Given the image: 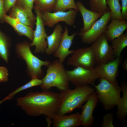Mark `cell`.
Wrapping results in <instances>:
<instances>
[{
	"mask_svg": "<svg viewBox=\"0 0 127 127\" xmlns=\"http://www.w3.org/2000/svg\"><path fill=\"white\" fill-rule=\"evenodd\" d=\"M122 58L120 55L111 61L96 66L93 69L98 75L99 78H103L113 84L116 83Z\"/></svg>",
	"mask_w": 127,
	"mask_h": 127,
	"instance_id": "cell-12",
	"label": "cell"
},
{
	"mask_svg": "<svg viewBox=\"0 0 127 127\" xmlns=\"http://www.w3.org/2000/svg\"><path fill=\"white\" fill-rule=\"evenodd\" d=\"M42 83V79L36 78L32 79L29 82L16 89L10 93L5 98L6 100L11 99L16 94L19 92L32 87L41 86Z\"/></svg>",
	"mask_w": 127,
	"mask_h": 127,
	"instance_id": "cell-27",
	"label": "cell"
},
{
	"mask_svg": "<svg viewBox=\"0 0 127 127\" xmlns=\"http://www.w3.org/2000/svg\"><path fill=\"white\" fill-rule=\"evenodd\" d=\"M4 22L10 25L19 35L24 36L32 41L34 30L32 28L22 23L18 20L7 14L4 18Z\"/></svg>",
	"mask_w": 127,
	"mask_h": 127,
	"instance_id": "cell-19",
	"label": "cell"
},
{
	"mask_svg": "<svg viewBox=\"0 0 127 127\" xmlns=\"http://www.w3.org/2000/svg\"><path fill=\"white\" fill-rule=\"evenodd\" d=\"M111 20L104 32L108 40L110 41L121 35L127 28L126 20L115 19Z\"/></svg>",
	"mask_w": 127,
	"mask_h": 127,
	"instance_id": "cell-18",
	"label": "cell"
},
{
	"mask_svg": "<svg viewBox=\"0 0 127 127\" xmlns=\"http://www.w3.org/2000/svg\"><path fill=\"white\" fill-rule=\"evenodd\" d=\"M121 14L124 20H127V0H121Z\"/></svg>",
	"mask_w": 127,
	"mask_h": 127,
	"instance_id": "cell-33",
	"label": "cell"
},
{
	"mask_svg": "<svg viewBox=\"0 0 127 127\" xmlns=\"http://www.w3.org/2000/svg\"><path fill=\"white\" fill-rule=\"evenodd\" d=\"M67 63L68 66L92 69L95 67L96 63L92 47L91 46L74 50L71 56L67 59Z\"/></svg>",
	"mask_w": 127,
	"mask_h": 127,
	"instance_id": "cell-6",
	"label": "cell"
},
{
	"mask_svg": "<svg viewBox=\"0 0 127 127\" xmlns=\"http://www.w3.org/2000/svg\"><path fill=\"white\" fill-rule=\"evenodd\" d=\"M95 90L89 85H85L76 86L73 90L69 88L61 91L59 93L60 102L56 115L66 114L81 107Z\"/></svg>",
	"mask_w": 127,
	"mask_h": 127,
	"instance_id": "cell-2",
	"label": "cell"
},
{
	"mask_svg": "<svg viewBox=\"0 0 127 127\" xmlns=\"http://www.w3.org/2000/svg\"><path fill=\"white\" fill-rule=\"evenodd\" d=\"M123 96L119 99L116 106L117 107V115L122 120L126 117L127 113V86L126 83H123L121 86Z\"/></svg>",
	"mask_w": 127,
	"mask_h": 127,
	"instance_id": "cell-21",
	"label": "cell"
},
{
	"mask_svg": "<svg viewBox=\"0 0 127 127\" xmlns=\"http://www.w3.org/2000/svg\"><path fill=\"white\" fill-rule=\"evenodd\" d=\"M111 20L110 11L103 15L100 18L96 21L90 29L83 33H79L81 40L84 43H92L103 33H104L106 27Z\"/></svg>",
	"mask_w": 127,
	"mask_h": 127,
	"instance_id": "cell-11",
	"label": "cell"
},
{
	"mask_svg": "<svg viewBox=\"0 0 127 127\" xmlns=\"http://www.w3.org/2000/svg\"><path fill=\"white\" fill-rule=\"evenodd\" d=\"M113 115L109 113L105 115L103 117L101 126L103 127H114L113 124Z\"/></svg>",
	"mask_w": 127,
	"mask_h": 127,
	"instance_id": "cell-30",
	"label": "cell"
},
{
	"mask_svg": "<svg viewBox=\"0 0 127 127\" xmlns=\"http://www.w3.org/2000/svg\"><path fill=\"white\" fill-rule=\"evenodd\" d=\"M106 0H90L91 10L94 12L103 15L110 11L106 4Z\"/></svg>",
	"mask_w": 127,
	"mask_h": 127,
	"instance_id": "cell-26",
	"label": "cell"
},
{
	"mask_svg": "<svg viewBox=\"0 0 127 127\" xmlns=\"http://www.w3.org/2000/svg\"><path fill=\"white\" fill-rule=\"evenodd\" d=\"M60 100L59 93L49 90L31 92L16 99V104L28 115H44L52 119L57 114Z\"/></svg>",
	"mask_w": 127,
	"mask_h": 127,
	"instance_id": "cell-1",
	"label": "cell"
},
{
	"mask_svg": "<svg viewBox=\"0 0 127 127\" xmlns=\"http://www.w3.org/2000/svg\"><path fill=\"white\" fill-rule=\"evenodd\" d=\"M4 0H0V24H3L4 22V18L6 14L4 9Z\"/></svg>",
	"mask_w": 127,
	"mask_h": 127,
	"instance_id": "cell-34",
	"label": "cell"
},
{
	"mask_svg": "<svg viewBox=\"0 0 127 127\" xmlns=\"http://www.w3.org/2000/svg\"><path fill=\"white\" fill-rule=\"evenodd\" d=\"M106 4L110 10L111 20L115 19L124 20L121 15V7L119 0H106Z\"/></svg>",
	"mask_w": 127,
	"mask_h": 127,
	"instance_id": "cell-24",
	"label": "cell"
},
{
	"mask_svg": "<svg viewBox=\"0 0 127 127\" xmlns=\"http://www.w3.org/2000/svg\"><path fill=\"white\" fill-rule=\"evenodd\" d=\"M17 0H4V6L5 12L7 13L14 5Z\"/></svg>",
	"mask_w": 127,
	"mask_h": 127,
	"instance_id": "cell-32",
	"label": "cell"
},
{
	"mask_svg": "<svg viewBox=\"0 0 127 127\" xmlns=\"http://www.w3.org/2000/svg\"><path fill=\"white\" fill-rule=\"evenodd\" d=\"M8 71L6 67L0 66V82H7L8 80Z\"/></svg>",
	"mask_w": 127,
	"mask_h": 127,
	"instance_id": "cell-31",
	"label": "cell"
},
{
	"mask_svg": "<svg viewBox=\"0 0 127 127\" xmlns=\"http://www.w3.org/2000/svg\"><path fill=\"white\" fill-rule=\"evenodd\" d=\"M10 38L0 29V58L8 63L11 46Z\"/></svg>",
	"mask_w": 127,
	"mask_h": 127,
	"instance_id": "cell-22",
	"label": "cell"
},
{
	"mask_svg": "<svg viewBox=\"0 0 127 127\" xmlns=\"http://www.w3.org/2000/svg\"><path fill=\"white\" fill-rule=\"evenodd\" d=\"M112 47L115 58L120 56L127 46V32L123 33L111 41Z\"/></svg>",
	"mask_w": 127,
	"mask_h": 127,
	"instance_id": "cell-23",
	"label": "cell"
},
{
	"mask_svg": "<svg viewBox=\"0 0 127 127\" xmlns=\"http://www.w3.org/2000/svg\"><path fill=\"white\" fill-rule=\"evenodd\" d=\"M52 119L54 127H75L82 125L78 112L68 115H56Z\"/></svg>",
	"mask_w": 127,
	"mask_h": 127,
	"instance_id": "cell-17",
	"label": "cell"
},
{
	"mask_svg": "<svg viewBox=\"0 0 127 127\" xmlns=\"http://www.w3.org/2000/svg\"><path fill=\"white\" fill-rule=\"evenodd\" d=\"M68 32V28L65 26L59 46L53 54V56L58 58L60 62L63 64L67 57L69 55L72 54L74 51V50H70L69 49L77 33L75 32L69 35Z\"/></svg>",
	"mask_w": 127,
	"mask_h": 127,
	"instance_id": "cell-13",
	"label": "cell"
},
{
	"mask_svg": "<svg viewBox=\"0 0 127 127\" xmlns=\"http://www.w3.org/2000/svg\"><path fill=\"white\" fill-rule=\"evenodd\" d=\"M100 79L99 84L92 85L96 90L98 99L106 109L109 110L116 106L120 97L121 87L118 83L113 84L103 78Z\"/></svg>",
	"mask_w": 127,
	"mask_h": 127,
	"instance_id": "cell-5",
	"label": "cell"
},
{
	"mask_svg": "<svg viewBox=\"0 0 127 127\" xmlns=\"http://www.w3.org/2000/svg\"><path fill=\"white\" fill-rule=\"evenodd\" d=\"M32 10L15 5L8 12V15L33 28L36 22V16L33 13Z\"/></svg>",
	"mask_w": 127,
	"mask_h": 127,
	"instance_id": "cell-15",
	"label": "cell"
},
{
	"mask_svg": "<svg viewBox=\"0 0 127 127\" xmlns=\"http://www.w3.org/2000/svg\"><path fill=\"white\" fill-rule=\"evenodd\" d=\"M6 99L5 98H4L3 99L0 101V105L3 102L6 100Z\"/></svg>",
	"mask_w": 127,
	"mask_h": 127,
	"instance_id": "cell-36",
	"label": "cell"
},
{
	"mask_svg": "<svg viewBox=\"0 0 127 127\" xmlns=\"http://www.w3.org/2000/svg\"><path fill=\"white\" fill-rule=\"evenodd\" d=\"M77 13L76 10L73 9L67 12L57 11L53 12L43 11L41 12V16L45 25L52 27L58 22L62 21L69 25H73Z\"/></svg>",
	"mask_w": 127,
	"mask_h": 127,
	"instance_id": "cell-10",
	"label": "cell"
},
{
	"mask_svg": "<svg viewBox=\"0 0 127 127\" xmlns=\"http://www.w3.org/2000/svg\"><path fill=\"white\" fill-rule=\"evenodd\" d=\"M108 41L104 33L91 43V46L94 53L96 66L107 63L115 58L112 46L109 45Z\"/></svg>",
	"mask_w": 127,
	"mask_h": 127,
	"instance_id": "cell-7",
	"label": "cell"
},
{
	"mask_svg": "<svg viewBox=\"0 0 127 127\" xmlns=\"http://www.w3.org/2000/svg\"><path fill=\"white\" fill-rule=\"evenodd\" d=\"M34 9L36 14V28L34 31L33 39L30 45L31 47L35 46V53H43L45 52L47 47L46 39L48 35L41 17V11L36 6Z\"/></svg>",
	"mask_w": 127,
	"mask_h": 127,
	"instance_id": "cell-8",
	"label": "cell"
},
{
	"mask_svg": "<svg viewBox=\"0 0 127 127\" xmlns=\"http://www.w3.org/2000/svg\"><path fill=\"white\" fill-rule=\"evenodd\" d=\"M30 47V43L27 41L18 43L15 47L16 53L18 57L25 61L27 73L31 79H40L44 75L42 66L47 67L51 62L42 61L36 56L31 52Z\"/></svg>",
	"mask_w": 127,
	"mask_h": 127,
	"instance_id": "cell-4",
	"label": "cell"
},
{
	"mask_svg": "<svg viewBox=\"0 0 127 127\" xmlns=\"http://www.w3.org/2000/svg\"><path fill=\"white\" fill-rule=\"evenodd\" d=\"M56 0H35V6L41 12L52 11Z\"/></svg>",
	"mask_w": 127,
	"mask_h": 127,
	"instance_id": "cell-28",
	"label": "cell"
},
{
	"mask_svg": "<svg viewBox=\"0 0 127 127\" xmlns=\"http://www.w3.org/2000/svg\"><path fill=\"white\" fill-rule=\"evenodd\" d=\"M122 67L123 69L125 71H127V58H126L123 61L122 65Z\"/></svg>",
	"mask_w": 127,
	"mask_h": 127,
	"instance_id": "cell-35",
	"label": "cell"
},
{
	"mask_svg": "<svg viewBox=\"0 0 127 127\" xmlns=\"http://www.w3.org/2000/svg\"><path fill=\"white\" fill-rule=\"evenodd\" d=\"M35 0H17L15 5L19 7L32 10Z\"/></svg>",
	"mask_w": 127,
	"mask_h": 127,
	"instance_id": "cell-29",
	"label": "cell"
},
{
	"mask_svg": "<svg viewBox=\"0 0 127 127\" xmlns=\"http://www.w3.org/2000/svg\"><path fill=\"white\" fill-rule=\"evenodd\" d=\"M71 9L79 11L74 0H56L53 11H65Z\"/></svg>",
	"mask_w": 127,
	"mask_h": 127,
	"instance_id": "cell-25",
	"label": "cell"
},
{
	"mask_svg": "<svg viewBox=\"0 0 127 127\" xmlns=\"http://www.w3.org/2000/svg\"><path fill=\"white\" fill-rule=\"evenodd\" d=\"M98 98L94 91L90 95L85 103L81 107L82 111L80 114L82 125L84 127L91 126L94 122L93 114L98 101Z\"/></svg>",
	"mask_w": 127,
	"mask_h": 127,
	"instance_id": "cell-14",
	"label": "cell"
},
{
	"mask_svg": "<svg viewBox=\"0 0 127 127\" xmlns=\"http://www.w3.org/2000/svg\"><path fill=\"white\" fill-rule=\"evenodd\" d=\"M78 10L81 13L83 20V26L79 33L85 32L91 27L94 23L103 15L96 12L86 8L80 1L76 3Z\"/></svg>",
	"mask_w": 127,
	"mask_h": 127,
	"instance_id": "cell-16",
	"label": "cell"
},
{
	"mask_svg": "<svg viewBox=\"0 0 127 127\" xmlns=\"http://www.w3.org/2000/svg\"><path fill=\"white\" fill-rule=\"evenodd\" d=\"M47 67L46 75L42 79L41 86L43 90H49L52 87L61 91L69 88L70 82L63 63L56 60Z\"/></svg>",
	"mask_w": 127,
	"mask_h": 127,
	"instance_id": "cell-3",
	"label": "cell"
},
{
	"mask_svg": "<svg viewBox=\"0 0 127 127\" xmlns=\"http://www.w3.org/2000/svg\"><path fill=\"white\" fill-rule=\"evenodd\" d=\"M66 72L70 82L76 87L92 85L99 78L98 75L93 69L81 67H76L73 70H66Z\"/></svg>",
	"mask_w": 127,
	"mask_h": 127,
	"instance_id": "cell-9",
	"label": "cell"
},
{
	"mask_svg": "<svg viewBox=\"0 0 127 127\" xmlns=\"http://www.w3.org/2000/svg\"><path fill=\"white\" fill-rule=\"evenodd\" d=\"M63 30L61 25L57 24L52 33L47 36V47L45 52L47 55L54 54L58 48L62 37Z\"/></svg>",
	"mask_w": 127,
	"mask_h": 127,
	"instance_id": "cell-20",
	"label": "cell"
}]
</instances>
